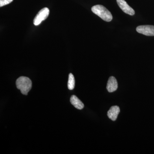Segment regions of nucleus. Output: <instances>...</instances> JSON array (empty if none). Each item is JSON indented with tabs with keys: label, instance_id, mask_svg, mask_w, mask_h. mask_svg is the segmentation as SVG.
<instances>
[{
	"label": "nucleus",
	"instance_id": "nucleus-1",
	"mask_svg": "<svg viewBox=\"0 0 154 154\" xmlns=\"http://www.w3.org/2000/svg\"><path fill=\"white\" fill-rule=\"evenodd\" d=\"M91 10L94 14L106 22H110L113 19V16L111 13L102 5H96L93 6Z\"/></svg>",
	"mask_w": 154,
	"mask_h": 154
},
{
	"label": "nucleus",
	"instance_id": "nucleus-2",
	"mask_svg": "<svg viewBox=\"0 0 154 154\" xmlns=\"http://www.w3.org/2000/svg\"><path fill=\"white\" fill-rule=\"evenodd\" d=\"M16 85L22 94L27 95L32 88V82L28 77L21 76L17 79Z\"/></svg>",
	"mask_w": 154,
	"mask_h": 154
},
{
	"label": "nucleus",
	"instance_id": "nucleus-3",
	"mask_svg": "<svg viewBox=\"0 0 154 154\" xmlns=\"http://www.w3.org/2000/svg\"><path fill=\"white\" fill-rule=\"evenodd\" d=\"M49 10L48 8H45L38 12L33 20V24L35 26L40 25L42 22L45 20L49 16Z\"/></svg>",
	"mask_w": 154,
	"mask_h": 154
},
{
	"label": "nucleus",
	"instance_id": "nucleus-4",
	"mask_svg": "<svg viewBox=\"0 0 154 154\" xmlns=\"http://www.w3.org/2000/svg\"><path fill=\"white\" fill-rule=\"evenodd\" d=\"M138 33L147 36H154V26L153 25H140L136 28Z\"/></svg>",
	"mask_w": 154,
	"mask_h": 154
},
{
	"label": "nucleus",
	"instance_id": "nucleus-5",
	"mask_svg": "<svg viewBox=\"0 0 154 154\" xmlns=\"http://www.w3.org/2000/svg\"><path fill=\"white\" fill-rule=\"evenodd\" d=\"M117 4L119 8L124 13L130 16H133L135 14V11L132 8L130 7L125 0H116Z\"/></svg>",
	"mask_w": 154,
	"mask_h": 154
},
{
	"label": "nucleus",
	"instance_id": "nucleus-6",
	"mask_svg": "<svg viewBox=\"0 0 154 154\" xmlns=\"http://www.w3.org/2000/svg\"><path fill=\"white\" fill-rule=\"evenodd\" d=\"M118 88V83L115 77L111 76L107 82V89L109 93H112L116 91Z\"/></svg>",
	"mask_w": 154,
	"mask_h": 154
},
{
	"label": "nucleus",
	"instance_id": "nucleus-7",
	"mask_svg": "<svg viewBox=\"0 0 154 154\" xmlns=\"http://www.w3.org/2000/svg\"><path fill=\"white\" fill-rule=\"evenodd\" d=\"M120 112V109L118 106H113L110 107V110L107 112V115L108 118L112 121H115L119 114Z\"/></svg>",
	"mask_w": 154,
	"mask_h": 154
},
{
	"label": "nucleus",
	"instance_id": "nucleus-8",
	"mask_svg": "<svg viewBox=\"0 0 154 154\" xmlns=\"http://www.w3.org/2000/svg\"><path fill=\"white\" fill-rule=\"evenodd\" d=\"M70 102L72 105L79 110H82L84 107V105L83 102L75 95H72L71 97Z\"/></svg>",
	"mask_w": 154,
	"mask_h": 154
},
{
	"label": "nucleus",
	"instance_id": "nucleus-9",
	"mask_svg": "<svg viewBox=\"0 0 154 154\" xmlns=\"http://www.w3.org/2000/svg\"><path fill=\"white\" fill-rule=\"evenodd\" d=\"M75 86V80L74 76L72 73H70L69 75L68 88L69 90H72L74 89Z\"/></svg>",
	"mask_w": 154,
	"mask_h": 154
},
{
	"label": "nucleus",
	"instance_id": "nucleus-10",
	"mask_svg": "<svg viewBox=\"0 0 154 154\" xmlns=\"http://www.w3.org/2000/svg\"><path fill=\"white\" fill-rule=\"evenodd\" d=\"M13 1V0H0V7H2L8 5Z\"/></svg>",
	"mask_w": 154,
	"mask_h": 154
}]
</instances>
